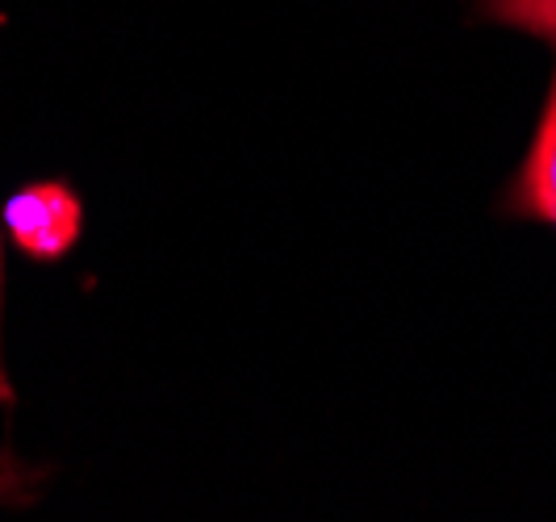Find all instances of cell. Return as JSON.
<instances>
[{
  "label": "cell",
  "instance_id": "cell-1",
  "mask_svg": "<svg viewBox=\"0 0 556 522\" xmlns=\"http://www.w3.org/2000/svg\"><path fill=\"white\" fill-rule=\"evenodd\" d=\"M4 226L13 234V243L34 255V259H59L76 247L84 226L80 196L59 180L29 184L22 193L9 196L4 205Z\"/></svg>",
  "mask_w": 556,
  "mask_h": 522
},
{
  "label": "cell",
  "instance_id": "cell-2",
  "mask_svg": "<svg viewBox=\"0 0 556 522\" xmlns=\"http://www.w3.org/2000/svg\"><path fill=\"white\" fill-rule=\"evenodd\" d=\"M502 209L515 214V218L556 226V76H553V84H548L540 122H535L528 160L515 171Z\"/></svg>",
  "mask_w": 556,
  "mask_h": 522
},
{
  "label": "cell",
  "instance_id": "cell-3",
  "mask_svg": "<svg viewBox=\"0 0 556 522\" xmlns=\"http://www.w3.org/2000/svg\"><path fill=\"white\" fill-rule=\"evenodd\" d=\"M481 17L556 47V0H481Z\"/></svg>",
  "mask_w": 556,
  "mask_h": 522
}]
</instances>
